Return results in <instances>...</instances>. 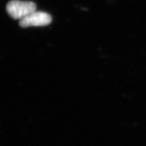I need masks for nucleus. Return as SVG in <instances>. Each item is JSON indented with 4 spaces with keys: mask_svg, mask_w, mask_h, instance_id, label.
Returning <instances> with one entry per match:
<instances>
[{
    "mask_svg": "<svg viewBox=\"0 0 146 146\" xmlns=\"http://www.w3.org/2000/svg\"><path fill=\"white\" fill-rule=\"evenodd\" d=\"M52 17L49 13L44 12L34 11L20 20L19 24L22 27L30 26H44L51 23Z\"/></svg>",
    "mask_w": 146,
    "mask_h": 146,
    "instance_id": "2",
    "label": "nucleus"
},
{
    "mask_svg": "<svg viewBox=\"0 0 146 146\" xmlns=\"http://www.w3.org/2000/svg\"><path fill=\"white\" fill-rule=\"evenodd\" d=\"M36 4L32 1L12 0L6 6L8 14L15 20H21L36 11Z\"/></svg>",
    "mask_w": 146,
    "mask_h": 146,
    "instance_id": "1",
    "label": "nucleus"
}]
</instances>
